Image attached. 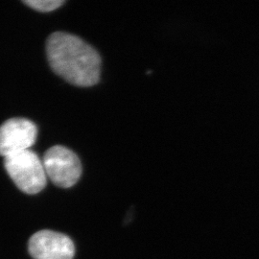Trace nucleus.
<instances>
[{"label":"nucleus","mask_w":259,"mask_h":259,"mask_svg":"<svg viewBox=\"0 0 259 259\" xmlns=\"http://www.w3.org/2000/svg\"><path fill=\"white\" fill-rule=\"evenodd\" d=\"M49 65L56 74L77 87H92L99 82L101 58L82 38L55 32L47 38Z\"/></svg>","instance_id":"f257e3e1"},{"label":"nucleus","mask_w":259,"mask_h":259,"mask_svg":"<svg viewBox=\"0 0 259 259\" xmlns=\"http://www.w3.org/2000/svg\"><path fill=\"white\" fill-rule=\"evenodd\" d=\"M4 166L13 182L26 194H37L47 186L42 160L32 150L4 157Z\"/></svg>","instance_id":"f03ea898"},{"label":"nucleus","mask_w":259,"mask_h":259,"mask_svg":"<svg viewBox=\"0 0 259 259\" xmlns=\"http://www.w3.org/2000/svg\"><path fill=\"white\" fill-rule=\"evenodd\" d=\"M24 4L41 13H48L60 8L63 4H65L64 0H25Z\"/></svg>","instance_id":"423d86ee"},{"label":"nucleus","mask_w":259,"mask_h":259,"mask_svg":"<svg viewBox=\"0 0 259 259\" xmlns=\"http://www.w3.org/2000/svg\"><path fill=\"white\" fill-rule=\"evenodd\" d=\"M42 163L47 178L61 188L76 185L82 175V164L78 156L70 149L61 145L48 149Z\"/></svg>","instance_id":"7ed1b4c3"},{"label":"nucleus","mask_w":259,"mask_h":259,"mask_svg":"<svg viewBox=\"0 0 259 259\" xmlns=\"http://www.w3.org/2000/svg\"><path fill=\"white\" fill-rule=\"evenodd\" d=\"M37 137L36 124L26 118H12L0 126V156L6 157L27 151Z\"/></svg>","instance_id":"20e7f679"},{"label":"nucleus","mask_w":259,"mask_h":259,"mask_svg":"<svg viewBox=\"0 0 259 259\" xmlns=\"http://www.w3.org/2000/svg\"><path fill=\"white\" fill-rule=\"evenodd\" d=\"M28 250L34 259H73L75 246L65 234L44 230L32 235Z\"/></svg>","instance_id":"39448f33"}]
</instances>
